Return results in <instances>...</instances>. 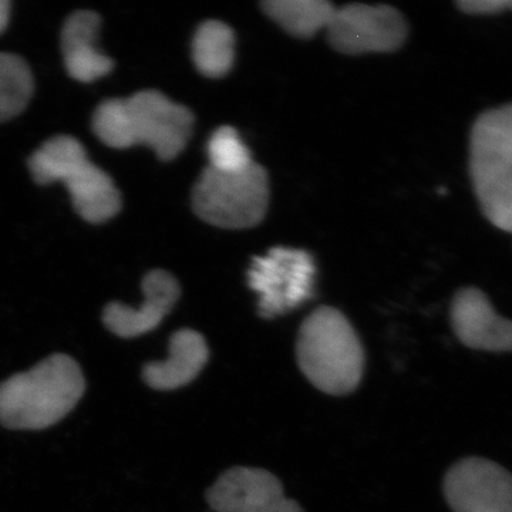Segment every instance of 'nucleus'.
Listing matches in <instances>:
<instances>
[{"label":"nucleus","instance_id":"obj_2","mask_svg":"<svg viewBox=\"0 0 512 512\" xmlns=\"http://www.w3.org/2000/svg\"><path fill=\"white\" fill-rule=\"evenodd\" d=\"M84 392L79 363L56 353L0 384V424L10 430L49 429L72 412Z\"/></svg>","mask_w":512,"mask_h":512},{"label":"nucleus","instance_id":"obj_14","mask_svg":"<svg viewBox=\"0 0 512 512\" xmlns=\"http://www.w3.org/2000/svg\"><path fill=\"white\" fill-rule=\"evenodd\" d=\"M100 23V16L92 10H79L64 23V66L70 77L77 82L93 83L113 70V60L97 49Z\"/></svg>","mask_w":512,"mask_h":512},{"label":"nucleus","instance_id":"obj_6","mask_svg":"<svg viewBox=\"0 0 512 512\" xmlns=\"http://www.w3.org/2000/svg\"><path fill=\"white\" fill-rule=\"evenodd\" d=\"M269 195V177L262 165L254 163L238 173L207 167L192 190V208L214 227L252 228L264 221Z\"/></svg>","mask_w":512,"mask_h":512},{"label":"nucleus","instance_id":"obj_17","mask_svg":"<svg viewBox=\"0 0 512 512\" xmlns=\"http://www.w3.org/2000/svg\"><path fill=\"white\" fill-rule=\"evenodd\" d=\"M32 72L22 57L0 53V123L19 116L33 96Z\"/></svg>","mask_w":512,"mask_h":512},{"label":"nucleus","instance_id":"obj_15","mask_svg":"<svg viewBox=\"0 0 512 512\" xmlns=\"http://www.w3.org/2000/svg\"><path fill=\"white\" fill-rule=\"evenodd\" d=\"M261 9L289 35L311 39L319 30L328 29L335 6L326 0H265Z\"/></svg>","mask_w":512,"mask_h":512},{"label":"nucleus","instance_id":"obj_4","mask_svg":"<svg viewBox=\"0 0 512 512\" xmlns=\"http://www.w3.org/2000/svg\"><path fill=\"white\" fill-rule=\"evenodd\" d=\"M33 180L40 185L62 183L72 195L74 210L92 224L116 217L121 195L109 174L94 165L76 138L56 136L29 158Z\"/></svg>","mask_w":512,"mask_h":512},{"label":"nucleus","instance_id":"obj_19","mask_svg":"<svg viewBox=\"0 0 512 512\" xmlns=\"http://www.w3.org/2000/svg\"><path fill=\"white\" fill-rule=\"evenodd\" d=\"M457 8L467 15L494 16L512 10V0H460Z\"/></svg>","mask_w":512,"mask_h":512},{"label":"nucleus","instance_id":"obj_10","mask_svg":"<svg viewBox=\"0 0 512 512\" xmlns=\"http://www.w3.org/2000/svg\"><path fill=\"white\" fill-rule=\"evenodd\" d=\"M207 501L215 512H303L278 477L262 468H229L208 488Z\"/></svg>","mask_w":512,"mask_h":512},{"label":"nucleus","instance_id":"obj_5","mask_svg":"<svg viewBox=\"0 0 512 512\" xmlns=\"http://www.w3.org/2000/svg\"><path fill=\"white\" fill-rule=\"evenodd\" d=\"M470 175L484 217L512 232V103L484 111L473 124Z\"/></svg>","mask_w":512,"mask_h":512},{"label":"nucleus","instance_id":"obj_12","mask_svg":"<svg viewBox=\"0 0 512 512\" xmlns=\"http://www.w3.org/2000/svg\"><path fill=\"white\" fill-rule=\"evenodd\" d=\"M450 318L454 333L467 348L512 352V320L498 315L480 289L458 291L451 303Z\"/></svg>","mask_w":512,"mask_h":512},{"label":"nucleus","instance_id":"obj_16","mask_svg":"<svg viewBox=\"0 0 512 512\" xmlns=\"http://www.w3.org/2000/svg\"><path fill=\"white\" fill-rule=\"evenodd\" d=\"M192 60L198 72L211 79H220L231 72L235 60V36L220 20H207L192 40Z\"/></svg>","mask_w":512,"mask_h":512},{"label":"nucleus","instance_id":"obj_7","mask_svg":"<svg viewBox=\"0 0 512 512\" xmlns=\"http://www.w3.org/2000/svg\"><path fill=\"white\" fill-rule=\"evenodd\" d=\"M315 274V261L309 252L275 247L252 259L248 282L259 295L261 312L274 316L295 308L311 296Z\"/></svg>","mask_w":512,"mask_h":512},{"label":"nucleus","instance_id":"obj_13","mask_svg":"<svg viewBox=\"0 0 512 512\" xmlns=\"http://www.w3.org/2000/svg\"><path fill=\"white\" fill-rule=\"evenodd\" d=\"M208 359L210 348L204 336L197 330L180 329L171 336L167 359L146 363L141 377L151 389L170 392L197 379Z\"/></svg>","mask_w":512,"mask_h":512},{"label":"nucleus","instance_id":"obj_20","mask_svg":"<svg viewBox=\"0 0 512 512\" xmlns=\"http://www.w3.org/2000/svg\"><path fill=\"white\" fill-rule=\"evenodd\" d=\"M10 3L8 0H0V33L6 29L9 23Z\"/></svg>","mask_w":512,"mask_h":512},{"label":"nucleus","instance_id":"obj_11","mask_svg":"<svg viewBox=\"0 0 512 512\" xmlns=\"http://www.w3.org/2000/svg\"><path fill=\"white\" fill-rule=\"evenodd\" d=\"M144 301L140 308L111 302L104 308L103 323L119 338L131 339L153 332L173 311L181 296L180 284L173 275L156 269L148 272L141 282Z\"/></svg>","mask_w":512,"mask_h":512},{"label":"nucleus","instance_id":"obj_9","mask_svg":"<svg viewBox=\"0 0 512 512\" xmlns=\"http://www.w3.org/2000/svg\"><path fill=\"white\" fill-rule=\"evenodd\" d=\"M444 495L454 512H512V474L494 461H458L444 478Z\"/></svg>","mask_w":512,"mask_h":512},{"label":"nucleus","instance_id":"obj_18","mask_svg":"<svg viewBox=\"0 0 512 512\" xmlns=\"http://www.w3.org/2000/svg\"><path fill=\"white\" fill-rule=\"evenodd\" d=\"M207 151L208 167L220 173H238L254 164L251 151L231 126H222L212 133Z\"/></svg>","mask_w":512,"mask_h":512},{"label":"nucleus","instance_id":"obj_1","mask_svg":"<svg viewBox=\"0 0 512 512\" xmlns=\"http://www.w3.org/2000/svg\"><path fill=\"white\" fill-rule=\"evenodd\" d=\"M194 114L156 90L127 99L103 101L93 116L96 136L111 148L150 147L163 161L183 153L194 127Z\"/></svg>","mask_w":512,"mask_h":512},{"label":"nucleus","instance_id":"obj_8","mask_svg":"<svg viewBox=\"0 0 512 512\" xmlns=\"http://www.w3.org/2000/svg\"><path fill=\"white\" fill-rule=\"evenodd\" d=\"M326 32L333 49L353 56L394 52L406 42L409 28L392 6L352 3L335 10Z\"/></svg>","mask_w":512,"mask_h":512},{"label":"nucleus","instance_id":"obj_3","mask_svg":"<svg viewBox=\"0 0 512 512\" xmlns=\"http://www.w3.org/2000/svg\"><path fill=\"white\" fill-rule=\"evenodd\" d=\"M296 357L303 375L332 396L355 392L365 370V350L348 318L330 306L313 311L299 329Z\"/></svg>","mask_w":512,"mask_h":512}]
</instances>
